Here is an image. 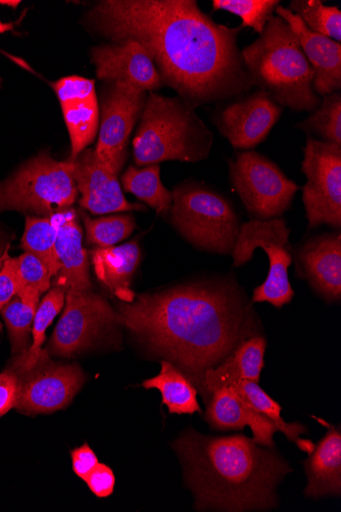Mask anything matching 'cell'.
Returning <instances> with one entry per match:
<instances>
[{
	"label": "cell",
	"instance_id": "obj_1",
	"mask_svg": "<svg viewBox=\"0 0 341 512\" xmlns=\"http://www.w3.org/2000/svg\"><path fill=\"white\" fill-rule=\"evenodd\" d=\"M89 21L112 42L140 43L162 84L194 110L233 101L254 87L238 46L243 28L215 22L196 0H104Z\"/></svg>",
	"mask_w": 341,
	"mask_h": 512
},
{
	"label": "cell",
	"instance_id": "obj_2",
	"mask_svg": "<svg viewBox=\"0 0 341 512\" xmlns=\"http://www.w3.org/2000/svg\"><path fill=\"white\" fill-rule=\"evenodd\" d=\"M118 315L145 347L177 366L200 389L207 370L257 336L253 308L226 282L133 293L118 303Z\"/></svg>",
	"mask_w": 341,
	"mask_h": 512
},
{
	"label": "cell",
	"instance_id": "obj_3",
	"mask_svg": "<svg viewBox=\"0 0 341 512\" xmlns=\"http://www.w3.org/2000/svg\"><path fill=\"white\" fill-rule=\"evenodd\" d=\"M173 447L199 510L276 507V488L290 472L277 454L246 436L208 437L189 430Z\"/></svg>",
	"mask_w": 341,
	"mask_h": 512
},
{
	"label": "cell",
	"instance_id": "obj_4",
	"mask_svg": "<svg viewBox=\"0 0 341 512\" xmlns=\"http://www.w3.org/2000/svg\"><path fill=\"white\" fill-rule=\"evenodd\" d=\"M241 56L254 86L280 107L312 113L321 104L313 87L314 71L298 37L283 19L273 15Z\"/></svg>",
	"mask_w": 341,
	"mask_h": 512
},
{
	"label": "cell",
	"instance_id": "obj_5",
	"mask_svg": "<svg viewBox=\"0 0 341 512\" xmlns=\"http://www.w3.org/2000/svg\"><path fill=\"white\" fill-rule=\"evenodd\" d=\"M214 134L180 98H167L150 92L133 138L137 166L165 161L197 163L207 160Z\"/></svg>",
	"mask_w": 341,
	"mask_h": 512
},
{
	"label": "cell",
	"instance_id": "obj_6",
	"mask_svg": "<svg viewBox=\"0 0 341 512\" xmlns=\"http://www.w3.org/2000/svg\"><path fill=\"white\" fill-rule=\"evenodd\" d=\"M171 222L192 246L212 253H232L239 218L232 204L201 183H185L173 192Z\"/></svg>",
	"mask_w": 341,
	"mask_h": 512
},
{
	"label": "cell",
	"instance_id": "obj_7",
	"mask_svg": "<svg viewBox=\"0 0 341 512\" xmlns=\"http://www.w3.org/2000/svg\"><path fill=\"white\" fill-rule=\"evenodd\" d=\"M78 193L71 161H56L45 151L0 182V212L53 216L70 209Z\"/></svg>",
	"mask_w": 341,
	"mask_h": 512
},
{
	"label": "cell",
	"instance_id": "obj_8",
	"mask_svg": "<svg viewBox=\"0 0 341 512\" xmlns=\"http://www.w3.org/2000/svg\"><path fill=\"white\" fill-rule=\"evenodd\" d=\"M289 236L290 230L281 217L265 221L251 219L241 224L232 250L234 266L249 262L258 248L265 251L270 265L265 283L254 292V303L268 302L281 308L295 297L288 278L292 263Z\"/></svg>",
	"mask_w": 341,
	"mask_h": 512
},
{
	"label": "cell",
	"instance_id": "obj_9",
	"mask_svg": "<svg viewBox=\"0 0 341 512\" xmlns=\"http://www.w3.org/2000/svg\"><path fill=\"white\" fill-rule=\"evenodd\" d=\"M229 175L253 220L280 218L300 190L278 165L255 151L238 153L230 160Z\"/></svg>",
	"mask_w": 341,
	"mask_h": 512
},
{
	"label": "cell",
	"instance_id": "obj_10",
	"mask_svg": "<svg viewBox=\"0 0 341 512\" xmlns=\"http://www.w3.org/2000/svg\"><path fill=\"white\" fill-rule=\"evenodd\" d=\"M302 171L307 177L303 202L309 228L341 227V146L309 136Z\"/></svg>",
	"mask_w": 341,
	"mask_h": 512
},
{
	"label": "cell",
	"instance_id": "obj_11",
	"mask_svg": "<svg viewBox=\"0 0 341 512\" xmlns=\"http://www.w3.org/2000/svg\"><path fill=\"white\" fill-rule=\"evenodd\" d=\"M46 349L29 369L16 372L19 395L15 406L28 415L53 413L68 406L84 383L77 365L55 362Z\"/></svg>",
	"mask_w": 341,
	"mask_h": 512
},
{
	"label": "cell",
	"instance_id": "obj_12",
	"mask_svg": "<svg viewBox=\"0 0 341 512\" xmlns=\"http://www.w3.org/2000/svg\"><path fill=\"white\" fill-rule=\"evenodd\" d=\"M104 91L100 111V137L95 154L117 174L128 157L129 138L143 112L148 92L115 81Z\"/></svg>",
	"mask_w": 341,
	"mask_h": 512
},
{
	"label": "cell",
	"instance_id": "obj_13",
	"mask_svg": "<svg viewBox=\"0 0 341 512\" xmlns=\"http://www.w3.org/2000/svg\"><path fill=\"white\" fill-rule=\"evenodd\" d=\"M65 301L64 313L46 349L50 355L72 357L111 325L120 322L118 312L92 291H68Z\"/></svg>",
	"mask_w": 341,
	"mask_h": 512
},
{
	"label": "cell",
	"instance_id": "obj_14",
	"mask_svg": "<svg viewBox=\"0 0 341 512\" xmlns=\"http://www.w3.org/2000/svg\"><path fill=\"white\" fill-rule=\"evenodd\" d=\"M282 113V107L257 89L227 102L212 121L235 150L251 151L265 141Z\"/></svg>",
	"mask_w": 341,
	"mask_h": 512
},
{
	"label": "cell",
	"instance_id": "obj_15",
	"mask_svg": "<svg viewBox=\"0 0 341 512\" xmlns=\"http://www.w3.org/2000/svg\"><path fill=\"white\" fill-rule=\"evenodd\" d=\"M72 163L73 177L82 195L80 206L93 215L118 212L145 211L141 204L128 202L123 195L118 174L96 156L93 150H84Z\"/></svg>",
	"mask_w": 341,
	"mask_h": 512
},
{
	"label": "cell",
	"instance_id": "obj_16",
	"mask_svg": "<svg viewBox=\"0 0 341 512\" xmlns=\"http://www.w3.org/2000/svg\"><path fill=\"white\" fill-rule=\"evenodd\" d=\"M91 60L101 80L120 81L146 92H154L163 85L151 57L135 40L96 46L91 51Z\"/></svg>",
	"mask_w": 341,
	"mask_h": 512
},
{
	"label": "cell",
	"instance_id": "obj_17",
	"mask_svg": "<svg viewBox=\"0 0 341 512\" xmlns=\"http://www.w3.org/2000/svg\"><path fill=\"white\" fill-rule=\"evenodd\" d=\"M53 87L70 134L74 159L92 144L99 130L100 108L94 81L70 76L58 80Z\"/></svg>",
	"mask_w": 341,
	"mask_h": 512
},
{
	"label": "cell",
	"instance_id": "obj_18",
	"mask_svg": "<svg viewBox=\"0 0 341 512\" xmlns=\"http://www.w3.org/2000/svg\"><path fill=\"white\" fill-rule=\"evenodd\" d=\"M276 16L283 19L296 34L301 48L312 67L313 87L321 98L341 88V44L311 31L304 22L287 8L279 5Z\"/></svg>",
	"mask_w": 341,
	"mask_h": 512
},
{
	"label": "cell",
	"instance_id": "obj_19",
	"mask_svg": "<svg viewBox=\"0 0 341 512\" xmlns=\"http://www.w3.org/2000/svg\"><path fill=\"white\" fill-rule=\"evenodd\" d=\"M298 264L311 286L327 301L341 297V235L339 231L309 240L298 252Z\"/></svg>",
	"mask_w": 341,
	"mask_h": 512
},
{
	"label": "cell",
	"instance_id": "obj_20",
	"mask_svg": "<svg viewBox=\"0 0 341 512\" xmlns=\"http://www.w3.org/2000/svg\"><path fill=\"white\" fill-rule=\"evenodd\" d=\"M51 218L58 227L56 249L61 263L54 287L62 288L66 293L92 291L88 257L82 245V229L76 212L70 208Z\"/></svg>",
	"mask_w": 341,
	"mask_h": 512
},
{
	"label": "cell",
	"instance_id": "obj_21",
	"mask_svg": "<svg viewBox=\"0 0 341 512\" xmlns=\"http://www.w3.org/2000/svg\"><path fill=\"white\" fill-rule=\"evenodd\" d=\"M206 421L215 430H242L249 426L254 441L263 447L273 448L276 426L266 416L243 401L231 387L217 390L210 398Z\"/></svg>",
	"mask_w": 341,
	"mask_h": 512
},
{
	"label": "cell",
	"instance_id": "obj_22",
	"mask_svg": "<svg viewBox=\"0 0 341 512\" xmlns=\"http://www.w3.org/2000/svg\"><path fill=\"white\" fill-rule=\"evenodd\" d=\"M267 342L253 337L241 343L222 363L205 372L201 392L207 400L219 389L240 381L259 384ZM204 396V397H205Z\"/></svg>",
	"mask_w": 341,
	"mask_h": 512
},
{
	"label": "cell",
	"instance_id": "obj_23",
	"mask_svg": "<svg viewBox=\"0 0 341 512\" xmlns=\"http://www.w3.org/2000/svg\"><path fill=\"white\" fill-rule=\"evenodd\" d=\"M91 256L95 275L100 283L120 301L129 300L133 295L130 290L132 278L140 262L138 243L96 248Z\"/></svg>",
	"mask_w": 341,
	"mask_h": 512
},
{
	"label": "cell",
	"instance_id": "obj_24",
	"mask_svg": "<svg viewBox=\"0 0 341 512\" xmlns=\"http://www.w3.org/2000/svg\"><path fill=\"white\" fill-rule=\"evenodd\" d=\"M308 476L306 496H339L341 494V434L331 429L314 447L305 463Z\"/></svg>",
	"mask_w": 341,
	"mask_h": 512
},
{
	"label": "cell",
	"instance_id": "obj_25",
	"mask_svg": "<svg viewBox=\"0 0 341 512\" xmlns=\"http://www.w3.org/2000/svg\"><path fill=\"white\" fill-rule=\"evenodd\" d=\"M160 374L142 383L146 390L156 389L161 392L163 404L170 413L193 414L201 412L198 402V390L183 372L173 363L163 360Z\"/></svg>",
	"mask_w": 341,
	"mask_h": 512
},
{
	"label": "cell",
	"instance_id": "obj_26",
	"mask_svg": "<svg viewBox=\"0 0 341 512\" xmlns=\"http://www.w3.org/2000/svg\"><path fill=\"white\" fill-rule=\"evenodd\" d=\"M159 164L136 168L130 166L122 175L123 189L138 200L155 209L158 214L167 215L173 205V194L161 181Z\"/></svg>",
	"mask_w": 341,
	"mask_h": 512
},
{
	"label": "cell",
	"instance_id": "obj_27",
	"mask_svg": "<svg viewBox=\"0 0 341 512\" xmlns=\"http://www.w3.org/2000/svg\"><path fill=\"white\" fill-rule=\"evenodd\" d=\"M236 394L246 401L251 407L262 413L291 442H295L302 450L311 453L314 445L308 440L300 438L301 434L307 433L305 427L300 424H287L281 417V407L257 383L251 381H240L230 386Z\"/></svg>",
	"mask_w": 341,
	"mask_h": 512
},
{
	"label": "cell",
	"instance_id": "obj_28",
	"mask_svg": "<svg viewBox=\"0 0 341 512\" xmlns=\"http://www.w3.org/2000/svg\"><path fill=\"white\" fill-rule=\"evenodd\" d=\"M66 291L54 287L39 303L32 327L33 342L29 350L19 356H14L10 369L20 372L31 368L41 356L42 346L46 339V331L51 327L55 318L60 314L65 305Z\"/></svg>",
	"mask_w": 341,
	"mask_h": 512
},
{
	"label": "cell",
	"instance_id": "obj_29",
	"mask_svg": "<svg viewBox=\"0 0 341 512\" xmlns=\"http://www.w3.org/2000/svg\"><path fill=\"white\" fill-rule=\"evenodd\" d=\"M57 239L58 227L51 217H26L22 248L41 260L53 277L61 269L56 249Z\"/></svg>",
	"mask_w": 341,
	"mask_h": 512
},
{
	"label": "cell",
	"instance_id": "obj_30",
	"mask_svg": "<svg viewBox=\"0 0 341 512\" xmlns=\"http://www.w3.org/2000/svg\"><path fill=\"white\" fill-rule=\"evenodd\" d=\"M81 218L86 229L88 244L95 245L97 248L116 246L128 239L136 227L134 217L125 213L93 219L82 212Z\"/></svg>",
	"mask_w": 341,
	"mask_h": 512
},
{
	"label": "cell",
	"instance_id": "obj_31",
	"mask_svg": "<svg viewBox=\"0 0 341 512\" xmlns=\"http://www.w3.org/2000/svg\"><path fill=\"white\" fill-rule=\"evenodd\" d=\"M38 305L39 301L24 302L15 296L0 311L8 329L14 356L22 355L30 348V334Z\"/></svg>",
	"mask_w": 341,
	"mask_h": 512
},
{
	"label": "cell",
	"instance_id": "obj_32",
	"mask_svg": "<svg viewBox=\"0 0 341 512\" xmlns=\"http://www.w3.org/2000/svg\"><path fill=\"white\" fill-rule=\"evenodd\" d=\"M288 10L311 31L340 42L341 11L337 7H327L321 0H292Z\"/></svg>",
	"mask_w": 341,
	"mask_h": 512
},
{
	"label": "cell",
	"instance_id": "obj_33",
	"mask_svg": "<svg viewBox=\"0 0 341 512\" xmlns=\"http://www.w3.org/2000/svg\"><path fill=\"white\" fill-rule=\"evenodd\" d=\"M297 128L319 135L325 143L341 146L340 91L323 97L319 107L311 113L310 117L297 124Z\"/></svg>",
	"mask_w": 341,
	"mask_h": 512
},
{
	"label": "cell",
	"instance_id": "obj_34",
	"mask_svg": "<svg viewBox=\"0 0 341 512\" xmlns=\"http://www.w3.org/2000/svg\"><path fill=\"white\" fill-rule=\"evenodd\" d=\"M15 266L18 283L17 296L22 301H39L42 294L50 291L53 275L37 257L25 252L15 258Z\"/></svg>",
	"mask_w": 341,
	"mask_h": 512
},
{
	"label": "cell",
	"instance_id": "obj_35",
	"mask_svg": "<svg viewBox=\"0 0 341 512\" xmlns=\"http://www.w3.org/2000/svg\"><path fill=\"white\" fill-rule=\"evenodd\" d=\"M280 5L278 0H213V11H224L239 17L240 27H250L260 35Z\"/></svg>",
	"mask_w": 341,
	"mask_h": 512
},
{
	"label": "cell",
	"instance_id": "obj_36",
	"mask_svg": "<svg viewBox=\"0 0 341 512\" xmlns=\"http://www.w3.org/2000/svg\"><path fill=\"white\" fill-rule=\"evenodd\" d=\"M85 482L95 496L106 498L113 494L116 478L107 464L99 462Z\"/></svg>",
	"mask_w": 341,
	"mask_h": 512
},
{
	"label": "cell",
	"instance_id": "obj_37",
	"mask_svg": "<svg viewBox=\"0 0 341 512\" xmlns=\"http://www.w3.org/2000/svg\"><path fill=\"white\" fill-rule=\"evenodd\" d=\"M19 395V378L12 369L0 374V417L15 408Z\"/></svg>",
	"mask_w": 341,
	"mask_h": 512
},
{
	"label": "cell",
	"instance_id": "obj_38",
	"mask_svg": "<svg viewBox=\"0 0 341 512\" xmlns=\"http://www.w3.org/2000/svg\"><path fill=\"white\" fill-rule=\"evenodd\" d=\"M18 294L15 258L9 257L0 271V311Z\"/></svg>",
	"mask_w": 341,
	"mask_h": 512
},
{
	"label": "cell",
	"instance_id": "obj_39",
	"mask_svg": "<svg viewBox=\"0 0 341 512\" xmlns=\"http://www.w3.org/2000/svg\"><path fill=\"white\" fill-rule=\"evenodd\" d=\"M71 456L73 471L83 481L89 477L96 465L99 464V459L87 444L73 450Z\"/></svg>",
	"mask_w": 341,
	"mask_h": 512
},
{
	"label": "cell",
	"instance_id": "obj_40",
	"mask_svg": "<svg viewBox=\"0 0 341 512\" xmlns=\"http://www.w3.org/2000/svg\"><path fill=\"white\" fill-rule=\"evenodd\" d=\"M10 244L5 243L2 238H0V271H2L6 261L9 259L10 255Z\"/></svg>",
	"mask_w": 341,
	"mask_h": 512
},
{
	"label": "cell",
	"instance_id": "obj_41",
	"mask_svg": "<svg viewBox=\"0 0 341 512\" xmlns=\"http://www.w3.org/2000/svg\"><path fill=\"white\" fill-rule=\"evenodd\" d=\"M14 29L13 23H3L0 21V34L6 33L8 31H12Z\"/></svg>",
	"mask_w": 341,
	"mask_h": 512
},
{
	"label": "cell",
	"instance_id": "obj_42",
	"mask_svg": "<svg viewBox=\"0 0 341 512\" xmlns=\"http://www.w3.org/2000/svg\"><path fill=\"white\" fill-rule=\"evenodd\" d=\"M21 4V2H12V0H0V5H3V6H7V7H10V8H13V9H16L19 5Z\"/></svg>",
	"mask_w": 341,
	"mask_h": 512
},
{
	"label": "cell",
	"instance_id": "obj_43",
	"mask_svg": "<svg viewBox=\"0 0 341 512\" xmlns=\"http://www.w3.org/2000/svg\"><path fill=\"white\" fill-rule=\"evenodd\" d=\"M3 79L0 78V87H2Z\"/></svg>",
	"mask_w": 341,
	"mask_h": 512
}]
</instances>
